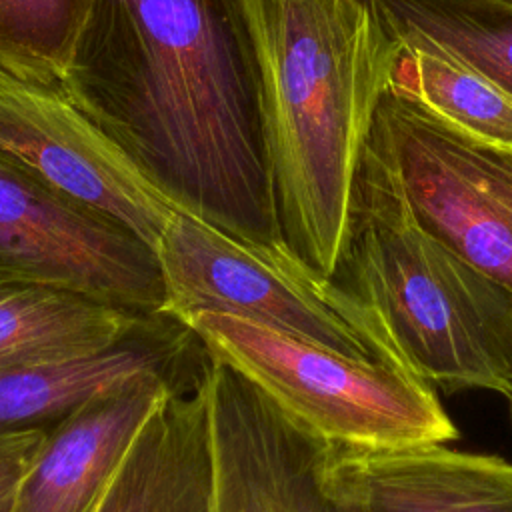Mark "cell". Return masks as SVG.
Listing matches in <instances>:
<instances>
[{"instance_id":"4fadbf2b","label":"cell","mask_w":512,"mask_h":512,"mask_svg":"<svg viewBox=\"0 0 512 512\" xmlns=\"http://www.w3.org/2000/svg\"><path fill=\"white\" fill-rule=\"evenodd\" d=\"M202 372L174 388L148 418L92 512H212V442Z\"/></svg>"},{"instance_id":"5b68a950","label":"cell","mask_w":512,"mask_h":512,"mask_svg":"<svg viewBox=\"0 0 512 512\" xmlns=\"http://www.w3.org/2000/svg\"><path fill=\"white\" fill-rule=\"evenodd\" d=\"M156 256L164 312L178 320L200 312L230 314L352 360L406 370L378 322L286 248L234 238L176 210Z\"/></svg>"},{"instance_id":"9a60e30c","label":"cell","mask_w":512,"mask_h":512,"mask_svg":"<svg viewBox=\"0 0 512 512\" xmlns=\"http://www.w3.org/2000/svg\"><path fill=\"white\" fill-rule=\"evenodd\" d=\"M400 46L436 50L512 98V0H372Z\"/></svg>"},{"instance_id":"3957f363","label":"cell","mask_w":512,"mask_h":512,"mask_svg":"<svg viewBox=\"0 0 512 512\" xmlns=\"http://www.w3.org/2000/svg\"><path fill=\"white\" fill-rule=\"evenodd\" d=\"M330 282L434 390L512 392V300L414 222L368 150Z\"/></svg>"},{"instance_id":"52a82bcc","label":"cell","mask_w":512,"mask_h":512,"mask_svg":"<svg viewBox=\"0 0 512 512\" xmlns=\"http://www.w3.org/2000/svg\"><path fill=\"white\" fill-rule=\"evenodd\" d=\"M0 272L58 284L138 314H162L156 250L52 192L0 152Z\"/></svg>"},{"instance_id":"7c38bea8","label":"cell","mask_w":512,"mask_h":512,"mask_svg":"<svg viewBox=\"0 0 512 512\" xmlns=\"http://www.w3.org/2000/svg\"><path fill=\"white\" fill-rule=\"evenodd\" d=\"M328 474L360 512H512V462L444 444H332Z\"/></svg>"},{"instance_id":"e0dca14e","label":"cell","mask_w":512,"mask_h":512,"mask_svg":"<svg viewBox=\"0 0 512 512\" xmlns=\"http://www.w3.org/2000/svg\"><path fill=\"white\" fill-rule=\"evenodd\" d=\"M92 0H0V76L60 90Z\"/></svg>"},{"instance_id":"8fae6325","label":"cell","mask_w":512,"mask_h":512,"mask_svg":"<svg viewBox=\"0 0 512 512\" xmlns=\"http://www.w3.org/2000/svg\"><path fill=\"white\" fill-rule=\"evenodd\" d=\"M198 374L134 382L94 396L50 424L12 512H92L148 418L174 388Z\"/></svg>"},{"instance_id":"8992f818","label":"cell","mask_w":512,"mask_h":512,"mask_svg":"<svg viewBox=\"0 0 512 512\" xmlns=\"http://www.w3.org/2000/svg\"><path fill=\"white\" fill-rule=\"evenodd\" d=\"M366 150L414 222L512 300V148L478 140L388 88Z\"/></svg>"},{"instance_id":"ba28073f","label":"cell","mask_w":512,"mask_h":512,"mask_svg":"<svg viewBox=\"0 0 512 512\" xmlns=\"http://www.w3.org/2000/svg\"><path fill=\"white\" fill-rule=\"evenodd\" d=\"M212 512H360L332 484V444L208 354Z\"/></svg>"},{"instance_id":"2e32d148","label":"cell","mask_w":512,"mask_h":512,"mask_svg":"<svg viewBox=\"0 0 512 512\" xmlns=\"http://www.w3.org/2000/svg\"><path fill=\"white\" fill-rule=\"evenodd\" d=\"M390 88L478 140L512 148V98L436 50L400 46Z\"/></svg>"},{"instance_id":"ac0fdd59","label":"cell","mask_w":512,"mask_h":512,"mask_svg":"<svg viewBox=\"0 0 512 512\" xmlns=\"http://www.w3.org/2000/svg\"><path fill=\"white\" fill-rule=\"evenodd\" d=\"M48 426L0 432V512H12L22 478L46 438Z\"/></svg>"},{"instance_id":"30bf717a","label":"cell","mask_w":512,"mask_h":512,"mask_svg":"<svg viewBox=\"0 0 512 512\" xmlns=\"http://www.w3.org/2000/svg\"><path fill=\"white\" fill-rule=\"evenodd\" d=\"M206 348L178 318L148 316L126 340L68 360L0 366V432L48 426L86 400L152 378H190Z\"/></svg>"},{"instance_id":"5bb4252c","label":"cell","mask_w":512,"mask_h":512,"mask_svg":"<svg viewBox=\"0 0 512 512\" xmlns=\"http://www.w3.org/2000/svg\"><path fill=\"white\" fill-rule=\"evenodd\" d=\"M148 316L0 272V366L98 354L126 340Z\"/></svg>"},{"instance_id":"9c48e42d","label":"cell","mask_w":512,"mask_h":512,"mask_svg":"<svg viewBox=\"0 0 512 512\" xmlns=\"http://www.w3.org/2000/svg\"><path fill=\"white\" fill-rule=\"evenodd\" d=\"M0 152L52 192L116 222L154 250L176 212L62 90L0 76Z\"/></svg>"},{"instance_id":"277c9868","label":"cell","mask_w":512,"mask_h":512,"mask_svg":"<svg viewBox=\"0 0 512 512\" xmlns=\"http://www.w3.org/2000/svg\"><path fill=\"white\" fill-rule=\"evenodd\" d=\"M180 322L212 358L334 446L392 448L458 438L436 390L408 370L352 360L230 314L200 312Z\"/></svg>"},{"instance_id":"6da1fadb","label":"cell","mask_w":512,"mask_h":512,"mask_svg":"<svg viewBox=\"0 0 512 512\" xmlns=\"http://www.w3.org/2000/svg\"><path fill=\"white\" fill-rule=\"evenodd\" d=\"M60 90L178 212L286 248L244 0H92Z\"/></svg>"},{"instance_id":"d6986e66","label":"cell","mask_w":512,"mask_h":512,"mask_svg":"<svg viewBox=\"0 0 512 512\" xmlns=\"http://www.w3.org/2000/svg\"><path fill=\"white\" fill-rule=\"evenodd\" d=\"M506 398H508V400H510V414H512V392H510V394H508V396H506Z\"/></svg>"},{"instance_id":"7a4b0ae2","label":"cell","mask_w":512,"mask_h":512,"mask_svg":"<svg viewBox=\"0 0 512 512\" xmlns=\"http://www.w3.org/2000/svg\"><path fill=\"white\" fill-rule=\"evenodd\" d=\"M252 30L278 230L330 280L354 178L390 88L398 42L372 0H244Z\"/></svg>"}]
</instances>
